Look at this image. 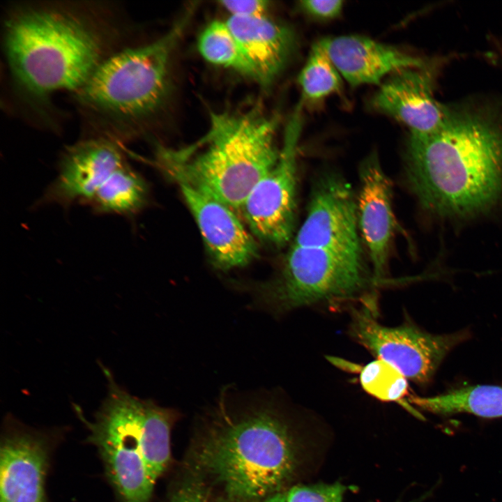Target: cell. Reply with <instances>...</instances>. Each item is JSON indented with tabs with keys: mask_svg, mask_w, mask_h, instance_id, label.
Masks as SVG:
<instances>
[{
	"mask_svg": "<svg viewBox=\"0 0 502 502\" xmlns=\"http://www.w3.org/2000/svg\"><path fill=\"white\" fill-rule=\"evenodd\" d=\"M358 228L368 250L373 275L379 284L386 275L390 248L396 227L392 206V184L378 156L370 155L360 170Z\"/></svg>",
	"mask_w": 502,
	"mask_h": 502,
	"instance_id": "obj_14",
	"label": "cell"
},
{
	"mask_svg": "<svg viewBox=\"0 0 502 502\" xmlns=\"http://www.w3.org/2000/svg\"><path fill=\"white\" fill-rule=\"evenodd\" d=\"M277 123L257 107L212 112L208 129L200 139L178 150L158 146L155 163L176 183L192 185L239 211L278 160Z\"/></svg>",
	"mask_w": 502,
	"mask_h": 502,
	"instance_id": "obj_4",
	"label": "cell"
},
{
	"mask_svg": "<svg viewBox=\"0 0 502 502\" xmlns=\"http://www.w3.org/2000/svg\"><path fill=\"white\" fill-rule=\"evenodd\" d=\"M410 402L436 414L471 413L483 418L502 417V387L478 385L462 387L434 397L413 396Z\"/></svg>",
	"mask_w": 502,
	"mask_h": 502,
	"instance_id": "obj_19",
	"label": "cell"
},
{
	"mask_svg": "<svg viewBox=\"0 0 502 502\" xmlns=\"http://www.w3.org/2000/svg\"><path fill=\"white\" fill-rule=\"evenodd\" d=\"M298 82L303 102L319 101L342 90V77L319 41L313 45Z\"/></svg>",
	"mask_w": 502,
	"mask_h": 502,
	"instance_id": "obj_21",
	"label": "cell"
},
{
	"mask_svg": "<svg viewBox=\"0 0 502 502\" xmlns=\"http://www.w3.org/2000/svg\"><path fill=\"white\" fill-rule=\"evenodd\" d=\"M360 381L365 391L381 401H400L408 393L407 379L393 366L379 359L363 367Z\"/></svg>",
	"mask_w": 502,
	"mask_h": 502,
	"instance_id": "obj_22",
	"label": "cell"
},
{
	"mask_svg": "<svg viewBox=\"0 0 502 502\" xmlns=\"http://www.w3.org/2000/svg\"><path fill=\"white\" fill-rule=\"evenodd\" d=\"M195 463L234 502H263L289 481L297 459L289 425L274 403L234 409L224 390Z\"/></svg>",
	"mask_w": 502,
	"mask_h": 502,
	"instance_id": "obj_3",
	"label": "cell"
},
{
	"mask_svg": "<svg viewBox=\"0 0 502 502\" xmlns=\"http://www.w3.org/2000/svg\"><path fill=\"white\" fill-rule=\"evenodd\" d=\"M106 6L67 2L15 6L3 22L11 80L23 98L44 106L75 93L111 54L119 31Z\"/></svg>",
	"mask_w": 502,
	"mask_h": 502,
	"instance_id": "obj_2",
	"label": "cell"
},
{
	"mask_svg": "<svg viewBox=\"0 0 502 502\" xmlns=\"http://www.w3.org/2000/svg\"><path fill=\"white\" fill-rule=\"evenodd\" d=\"M348 312L351 339L419 385L427 384L448 352L468 337L464 331L431 334L409 321L387 326L378 321V311L365 305Z\"/></svg>",
	"mask_w": 502,
	"mask_h": 502,
	"instance_id": "obj_8",
	"label": "cell"
},
{
	"mask_svg": "<svg viewBox=\"0 0 502 502\" xmlns=\"http://www.w3.org/2000/svg\"><path fill=\"white\" fill-rule=\"evenodd\" d=\"M126 162L119 142L101 136L81 139L63 151L58 175L36 206L87 204L98 188Z\"/></svg>",
	"mask_w": 502,
	"mask_h": 502,
	"instance_id": "obj_11",
	"label": "cell"
},
{
	"mask_svg": "<svg viewBox=\"0 0 502 502\" xmlns=\"http://www.w3.org/2000/svg\"><path fill=\"white\" fill-rule=\"evenodd\" d=\"M434 75L428 64L393 73L379 85L371 101L372 107L406 125L410 132H433L446 111V105L434 96Z\"/></svg>",
	"mask_w": 502,
	"mask_h": 502,
	"instance_id": "obj_13",
	"label": "cell"
},
{
	"mask_svg": "<svg viewBox=\"0 0 502 502\" xmlns=\"http://www.w3.org/2000/svg\"><path fill=\"white\" fill-rule=\"evenodd\" d=\"M405 168L423 209L466 220L502 206V100L471 97L446 105L439 127L410 132Z\"/></svg>",
	"mask_w": 502,
	"mask_h": 502,
	"instance_id": "obj_1",
	"label": "cell"
},
{
	"mask_svg": "<svg viewBox=\"0 0 502 502\" xmlns=\"http://www.w3.org/2000/svg\"><path fill=\"white\" fill-rule=\"evenodd\" d=\"M238 40L252 73L262 86L273 83L284 68L295 45L289 27L264 16H230L226 22Z\"/></svg>",
	"mask_w": 502,
	"mask_h": 502,
	"instance_id": "obj_17",
	"label": "cell"
},
{
	"mask_svg": "<svg viewBox=\"0 0 502 502\" xmlns=\"http://www.w3.org/2000/svg\"><path fill=\"white\" fill-rule=\"evenodd\" d=\"M375 284L361 254L292 244L280 275L261 287L257 301L277 316L304 307L376 309Z\"/></svg>",
	"mask_w": 502,
	"mask_h": 502,
	"instance_id": "obj_6",
	"label": "cell"
},
{
	"mask_svg": "<svg viewBox=\"0 0 502 502\" xmlns=\"http://www.w3.org/2000/svg\"><path fill=\"white\" fill-rule=\"evenodd\" d=\"M48 450L44 440L12 429L0 450V502H46L45 480Z\"/></svg>",
	"mask_w": 502,
	"mask_h": 502,
	"instance_id": "obj_16",
	"label": "cell"
},
{
	"mask_svg": "<svg viewBox=\"0 0 502 502\" xmlns=\"http://www.w3.org/2000/svg\"><path fill=\"white\" fill-rule=\"evenodd\" d=\"M189 10L161 38L107 57L73 98L96 134L118 142L135 136L163 104L172 53L191 17Z\"/></svg>",
	"mask_w": 502,
	"mask_h": 502,
	"instance_id": "obj_5",
	"label": "cell"
},
{
	"mask_svg": "<svg viewBox=\"0 0 502 502\" xmlns=\"http://www.w3.org/2000/svg\"><path fill=\"white\" fill-rule=\"evenodd\" d=\"M107 395L95 421L86 423L107 476L123 502H149L155 481L144 462L141 433L146 400L130 395L102 367Z\"/></svg>",
	"mask_w": 502,
	"mask_h": 502,
	"instance_id": "obj_7",
	"label": "cell"
},
{
	"mask_svg": "<svg viewBox=\"0 0 502 502\" xmlns=\"http://www.w3.org/2000/svg\"><path fill=\"white\" fill-rule=\"evenodd\" d=\"M302 106L301 102L297 105L287 125L277 162L253 188L241 211L252 235L276 248L286 245L294 229Z\"/></svg>",
	"mask_w": 502,
	"mask_h": 502,
	"instance_id": "obj_9",
	"label": "cell"
},
{
	"mask_svg": "<svg viewBox=\"0 0 502 502\" xmlns=\"http://www.w3.org/2000/svg\"><path fill=\"white\" fill-rule=\"evenodd\" d=\"M220 3L231 16L236 17L264 16L268 8V1L263 0L221 1Z\"/></svg>",
	"mask_w": 502,
	"mask_h": 502,
	"instance_id": "obj_25",
	"label": "cell"
},
{
	"mask_svg": "<svg viewBox=\"0 0 502 502\" xmlns=\"http://www.w3.org/2000/svg\"><path fill=\"white\" fill-rule=\"evenodd\" d=\"M263 502H282L280 493L268 498Z\"/></svg>",
	"mask_w": 502,
	"mask_h": 502,
	"instance_id": "obj_27",
	"label": "cell"
},
{
	"mask_svg": "<svg viewBox=\"0 0 502 502\" xmlns=\"http://www.w3.org/2000/svg\"><path fill=\"white\" fill-rule=\"evenodd\" d=\"M148 197L145 180L127 162L98 188L87 205L96 214L132 217L146 206Z\"/></svg>",
	"mask_w": 502,
	"mask_h": 502,
	"instance_id": "obj_18",
	"label": "cell"
},
{
	"mask_svg": "<svg viewBox=\"0 0 502 502\" xmlns=\"http://www.w3.org/2000/svg\"><path fill=\"white\" fill-rule=\"evenodd\" d=\"M177 183L215 268L222 271L241 268L257 257L254 236L232 209L192 185Z\"/></svg>",
	"mask_w": 502,
	"mask_h": 502,
	"instance_id": "obj_12",
	"label": "cell"
},
{
	"mask_svg": "<svg viewBox=\"0 0 502 502\" xmlns=\"http://www.w3.org/2000/svg\"><path fill=\"white\" fill-rule=\"evenodd\" d=\"M357 201L351 185L334 173L314 184L307 213L292 244L361 254Z\"/></svg>",
	"mask_w": 502,
	"mask_h": 502,
	"instance_id": "obj_10",
	"label": "cell"
},
{
	"mask_svg": "<svg viewBox=\"0 0 502 502\" xmlns=\"http://www.w3.org/2000/svg\"><path fill=\"white\" fill-rule=\"evenodd\" d=\"M342 0H305L300 2L303 10L319 20H331L339 16L343 8Z\"/></svg>",
	"mask_w": 502,
	"mask_h": 502,
	"instance_id": "obj_24",
	"label": "cell"
},
{
	"mask_svg": "<svg viewBox=\"0 0 502 502\" xmlns=\"http://www.w3.org/2000/svg\"><path fill=\"white\" fill-rule=\"evenodd\" d=\"M197 47L208 62L252 78L248 62L226 22L215 20L208 24L199 37Z\"/></svg>",
	"mask_w": 502,
	"mask_h": 502,
	"instance_id": "obj_20",
	"label": "cell"
},
{
	"mask_svg": "<svg viewBox=\"0 0 502 502\" xmlns=\"http://www.w3.org/2000/svg\"><path fill=\"white\" fill-rule=\"evenodd\" d=\"M346 489L340 483L301 485L280 495L282 502H342Z\"/></svg>",
	"mask_w": 502,
	"mask_h": 502,
	"instance_id": "obj_23",
	"label": "cell"
},
{
	"mask_svg": "<svg viewBox=\"0 0 502 502\" xmlns=\"http://www.w3.org/2000/svg\"><path fill=\"white\" fill-rule=\"evenodd\" d=\"M169 502H212L202 485L190 482L175 492Z\"/></svg>",
	"mask_w": 502,
	"mask_h": 502,
	"instance_id": "obj_26",
	"label": "cell"
},
{
	"mask_svg": "<svg viewBox=\"0 0 502 502\" xmlns=\"http://www.w3.org/2000/svg\"><path fill=\"white\" fill-rule=\"evenodd\" d=\"M319 43L342 77L352 86H379L398 70L427 65L420 58L363 36H330Z\"/></svg>",
	"mask_w": 502,
	"mask_h": 502,
	"instance_id": "obj_15",
	"label": "cell"
}]
</instances>
